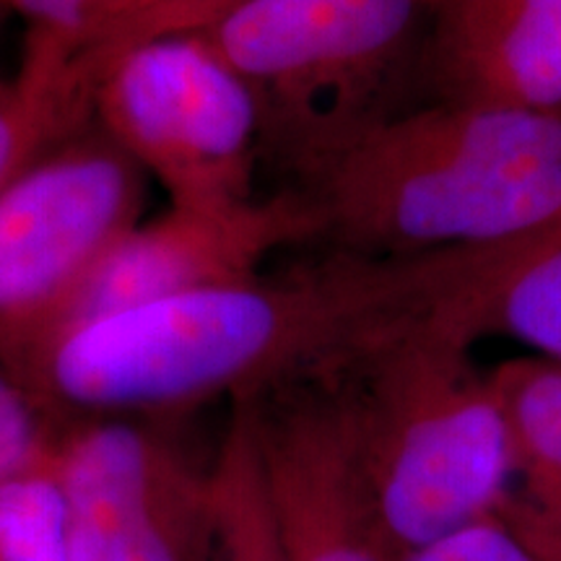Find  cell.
Returning <instances> with one entry per match:
<instances>
[{"label": "cell", "mask_w": 561, "mask_h": 561, "mask_svg": "<svg viewBox=\"0 0 561 561\" xmlns=\"http://www.w3.org/2000/svg\"><path fill=\"white\" fill-rule=\"evenodd\" d=\"M250 398L294 561H398L369 502L339 371Z\"/></svg>", "instance_id": "9"}, {"label": "cell", "mask_w": 561, "mask_h": 561, "mask_svg": "<svg viewBox=\"0 0 561 561\" xmlns=\"http://www.w3.org/2000/svg\"><path fill=\"white\" fill-rule=\"evenodd\" d=\"M507 413L515 473L496 520L546 561H561V364L520 356L491 369Z\"/></svg>", "instance_id": "11"}, {"label": "cell", "mask_w": 561, "mask_h": 561, "mask_svg": "<svg viewBox=\"0 0 561 561\" xmlns=\"http://www.w3.org/2000/svg\"><path fill=\"white\" fill-rule=\"evenodd\" d=\"M398 561H546L517 541L502 520L486 517L439 541L403 553Z\"/></svg>", "instance_id": "18"}, {"label": "cell", "mask_w": 561, "mask_h": 561, "mask_svg": "<svg viewBox=\"0 0 561 561\" xmlns=\"http://www.w3.org/2000/svg\"><path fill=\"white\" fill-rule=\"evenodd\" d=\"M318 240V216L291 185L265 201L172 206L159 219L136 224L102 257L53 339L151 301L252 278L273 252Z\"/></svg>", "instance_id": "8"}, {"label": "cell", "mask_w": 561, "mask_h": 561, "mask_svg": "<svg viewBox=\"0 0 561 561\" xmlns=\"http://www.w3.org/2000/svg\"><path fill=\"white\" fill-rule=\"evenodd\" d=\"M331 250H494L561 221V110L434 100L341 138L294 185Z\"/></svg>", "instance_id": "2"}, {"label": "cell", "mask_w": 561, "mask_h": 561, "mask_svg": "<svg viewBox=\"0 0 561 561\" xmlns=\"http://www.w3.org/2000/svg\"><path fill=\"white\" fill-rule=\"evenodd\" d=\"M144 198L146 172L94 123L0 195V367L19 385Z\"/></svg>", "instance_id": "5"}, {"label": "cell", "mask_w": 561, "mask_h": 561, "mask_svg": "<svg viewBox=\"0 0 561 561\" xmlns=\"http://www.w3.org/2000/svg\"><path fill=\"white\" fill-rule=\"evenodd\" d=\"M216 557L221 561H294L257 439L250 396L229 401V421L210 466Z\"/></svg>", "instance_id": "13"}, {"label": "cell", "mask_w": 561, "mask_h": 561, "mask_svg": "<svg viewBox=\"0 0 561 561\" xmlns=\"http://www.w3.org/2000/svg\"><path fill=\"white\" fill-rule=\"evenodd\" d=\"M70 561H214L210 468L138 421L76 419L55 432Z\"/></svg>", "instance_id": "7"}, {"label": "cell", "mask_w": 561, "mask_h": 561, "mask_svg": "<svg viewBox=\"0 0 561 561\" xmlns=\"http://www.w3.org/2000/svg\"><path fill=\"white\" fill-rule=\"evenodd\" d=\"M115 0H5L26 21L24 58L70 68Z\"/></svg>", "instance_id": "16"}, {"label": "cell", "mask_w": 561, "mask_h": 561, "mask_svg": "<svg viewBox=\"0 0 561 561\" xmlns=\"http://www.w3.org/2000/svg\"><path fill=\"white\" fill-rule=\"evenodd\" d=\"M445 305L339 371L369 502L390 549L500 512L515 473L502 398Z\"/></svg>", "instance_id": "3"}, {"label": "cell", "mask_w": 561, "mask_h": 561, "mask_svg": "<svg viewBox=\"0 0 561 561\" xmlns=\"http://www.w3.org/2000/svg\"><path fill=\"white\" fill-rule=\"evenodd\" d=\"M419 60L434 100L561 110V0H434Z\"/></svg>", "instance_id": "10"}, {"label": "cell", "mask_w": 561, "mask_h": 561, "mask_svg": "<svg viewBox=\"0 0 561 561\" xmlns=\"http://www.w3.org/2000/svg\"><path fill=\"white\" fill-rule=\"evenodd\" d=\"M447 312L471 335H507L561 364V221L533 240L489 250Z\"/></svg>", "instance_id": "12"}, {"label": "cell", "mask_w": 561, "mask_h": 561, "mask_svg": "<svg viewBox=\"0 0 561 561\" xmlns=\"http://www.w3.org/2000/svg\"><path fill=\"white\" fill-rule=\"evenodd\" d=\"M434 0H248L201 34L252 89L265 151L291 174L388 112ZM195 34V32H193Z\"/></svg>", "instance_id": "4"}, {"label": "cell", "mask_w": 561, "mask_h": 561, "mask_svg": "<svg viewBox=\"0 0 561 561\" xmlns=\"http://www.w3.org/2000/svg\"><path fill=\"white\" fill-rule=\"evenodd\" d=\"M489 250L375 257L328 250L60 333L24 377L55 430L76 419L187 409L333 375L473 278Z\"/></svg>", "instance_id": "1"}, {"label": "cell", "mask_w": 561, "mask_h": 561, "mask_svg": "<svg viewBox=\"0 0 561 561\" xmlns=\"http://www.w3.org/2000/svg\"><path fill=\"white\" fill-rule=\"evenodd\" d=\"M3 11H9V5H5V0H0V16H3Z\"/></svg>", "instance_id": "21"}, {"label": "cell", "mask_w": 561, "mask_h": 561, "mask_svg": "<svg viewBox=\"0 0 561 561\" xmlns=\"http://www.w3.org/2000/svg\"><path fill=\"white\" fill-rule=\"evenodd\" d=\"M174 3H180V0H115L107 16L102 19V24L91 32V37L83 42L79 55L70 62V73H73L76 87L91 100L102 68L107 66V60L123 45V39L136 30L140 21L170 9Z\"/></svg>", "instance_id": "19"}, {"label": "cell", "mask_w": 561, "mask_h": 561, "mask_svg": "<svg viewBox=\"0 0 561 561\" xmlns=\"http://www.w3.org/2000/svg\"><path fill=\"white\" fill-rule=\"evenodd\" d=\"M55 426L32 396L0 367V479L47 468Z\"/></svg>", "instance_id": "17"}, {"label": "cell", "mask_w": 561, "mask_h": 561, "mask_svg": "<svg viewBox=\"0 0 561 561\" xmlns=\"http://www.w3.org/2000/svg\"><path fill=\"white\" fill-rule=\"evenodd\" d=\"M0 561H70L66 500L50 462L0 479Z\"/></svg>", "instance_id": "15"}, {"label": "cell", "mask_w": 561, "mask_h": 561, "mask_svg": "<svg viewBox=\"0 0 561 561\" xmlns=\"http://www.w3.org/2000/svg\"><path fill=\"white\" fill-rule=\"evenodd\" d=\"M91 123V104L70 70L21 60L13 79H0V195L42 153Z\"/></svg>", "instance_id": "14"}, {"label": "cell", "mask_w": 561, "mask_h": 561, "mask_svg": "<svg viewBox=\"0 0 561 561\" xmlns=\"http://www.w3.org/2000/svg\"><path fill=\"white\" fill-rule=\"evenodd\" d=\"M91 117L161 182L172 206L255 198L261 104L201 32L146 39L117 55L94 83Z\"/></svg>", "instance_id": "6"}, {"label": "cell", "mask_w": 561, "mask_h": 561, "mask_svg": "<svg viewBox=\"0 0 561 561\" xmlns=\"http://www.w3.org/2000/svg\"><path fill=\"white\" fill-rule=\"evenodd\" d=\"M244 3H248V0H180V3L170 5V9L153 13V16L140 21L136 30H133L128 37L123 39V45L117 47L115 55L107 60V66L117 58V55L128 50V47L138 45V42L157 39V37H172V34L203 32V30H208L210 24H216V21L227 16V13L240 9V5H244Z\"/></svg>", "instance_id": "20"}]
</instances>
